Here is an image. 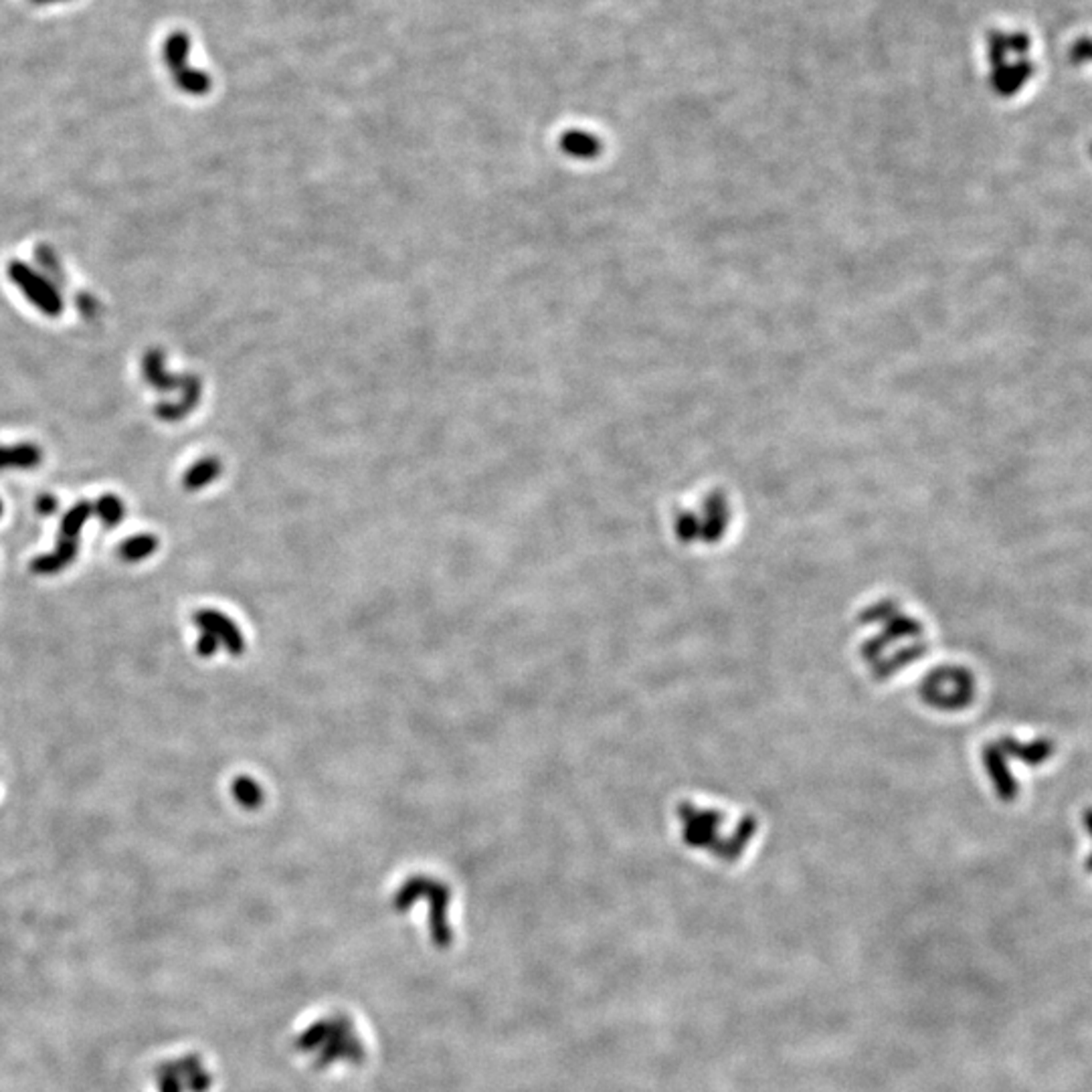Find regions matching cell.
Here are the masks:
<instances>
[{"label":"cell","mask_w":1092,"mask_h":1092,"mask_svg":"<svg viewBox=\"0 0 1092 1092\" xmlns=\"http://www.w3.org/2000/svg\"><path fill=\"white\" fill-rule=\"evenodd\" d=\"M78 305H80V310L88 316V318H93V316L98 314V300L90 298V295H83V300L80 298Z\"/></svg>","instance_id":"ac0fdd59"},{"label":"cell","mask_w":1092,"mask_h":1092,"mask_svg":"<svg viewBox=\"0 0 1092 1092\" xmlns=\"http://www.w3.org/2000/svg\"><path fill=\"white\" fill-rule=\"evenodd\" d=\"M8 275H11L15 285H18V290L27 295V300L31 302L35 308H39L47 316H53V318L61 314V295L55 290L51 280H45L43 275L28 270L21 262H11V265H8Z\"/></svg>","instance_id":"3957f363"},{"label":"cell","mask_w":1092,"mask_h":1092,"mask_svg":"<svg viewBox=\"0 0 1092 1092\" xmlns=\"http://www.w3.org/2000/svg\"><path fill=\"white\" fill-rule=\"evenodd\" d=\"M983 763H985V771L990 773V777L993 781L995 791H998V795L1005 803H1012L1015 798H1018L1020 787H1018V781L1013 779V775L1008 767V756L1003 755L1000 744L985 746Z\"/></svg>","instance_id":"5b68a950"},{"label":"cell","mask_w":1092,"mask_h":1092,"mask_svg":"<svg viewBox=\"0 0 1092 1092\" xmlns=\"http://www.w3.org/2000/svg\"><path fill=\"white\" fill-rule=\"evenodd\" d=\"M156 549V539L155 536H136V539L126 541L122 546V554L126 557L128 561H138L142 557H148V554Z\"/></svg>","instance_id":"8fae6325"},{"label":"cell","mask_w":1092,"mask_h":1092,"mask_svg":"<svg viewBox=\"0 0 1092 1092\" xmlns=\"http://www.w3.org/2000/svg\"><path fill=\"white\" fill-rule=\"evenodd\" d=\"M1033 73V67L1030 61L1022 59L1015 65H1000L993 70L991 85L1000 95H1013L1023 83H1026Z\"/></svg>","instance_id":"52a82bcc"},{"label":"cell","mask_w":1092,"mask_h":1092,"mask_svg":"<svg viewBox=\"0 0 1092 1092\" xmlns=\"http://www.w3.org/2000/svg\"><path fill=\"white\" fill-rule=\"evenodd\" d=\"M144 377L148 379L150 385H155L158 391L162 392H168L172 389H178L180 395H182V405H185V411H193L198 405V399H200V380L198 377L193 375H170L165 367V354L160 350H150L146 357H144Z\"/></svg>","instance_id":"7a4b0ae2"},{"label":"cell","mask_w":1092,"mask_h":1092,"mask_svg":"<svg viewBox=\"0 0 1092 1092\" xmlns=\"http://www.w3.org/2000/svg\"><path fill=\"white\" fill-rule=\"evenodd\" d=\"M35 5H53V3H63V0H31Z\"/></svg>","instance_id":"44dd1931"},{"label":"cell","mask_w":1092,"mask_h":1092,"mask_svg":"<svg viewBox=\"0 0 1092 1092\" xmlns=\"http://www.w3.org/2000/svg\"><path fill=\"white\" fill-rule=\"evenodd\" d=\"M55 506H57L55 504V498H51V496H43L41 500H39V510L43 514H53L55 512Z\"/></svg>","instance_id":"ffe728a7"},{"label":"cell","mask_w":1092,"mask_h":1092,"mask_svg":"<svg viewBox=\"0 0 1092 1092\" xmlns=\"http://www.w3.org/2000/svg\"><path fill=\"white\" fill-rule=\"evenodd\" d=\"M98 514L105 524H118L123 516V504L116 496H103L98 502Z\"/></svg>","instance_id":"4fadbf2b"},{"label":"cell","mask_w":1092,"mask_h":1092,"mask_svg":"<svg viewBox=\"0 0 1092 1092\" xmlns=\"http://www.w3.org/2000/svg\"><path fill=\"white\" fill-rule=\"evenodd\" d=\"M1005 43H1008V51H1015L1018 55H1026L1030 49V37L1026 33L1005 35Z\"/></svg>","instance_id":"e0dca14e"},{"label":"cell","mask_w":1092,"mask_h":1092,"mask_svg":"<svg viewBox=\"0 0 1092 1092\" xmlns=\"http://www.w3.org/2000/svg\"><path fill=\"white\" fill-rule=\"evenodd\" d=\"M943 674L935 676L933 701L943 708H963L973 701L975 684L973 676L961 668L941 669Z\"/></svg>","instance_id":"277c9868"},{"label":"cell","mask_w":1092,"mask_h":1092,"mask_svg":"<svg viewBox=\"0 0 1092 1092\" xmlns=\"http://www.w3.org/2000/svg\"><path fill=\"white\" fill-rule=\"evenodd\" d=\"M88 516H90V504L75 506L73 510L65 516V520H63V534L67 536V539L73 541V536L80 532L81 524L85 520H88Z\"/></svg>","instance_id":"7c38bea8"},{"label":"cell","mask_w":1092,"mask_h":1092,"mask_svg":"<svg viewBox=\"0 0 1092 1092\" xmlns=\"http://www.w3.org/2000/svg\"><path fill=\"white\" fill-rule=\"evenodd\" d=\"M1070 61L1072 63H1087L1092 61V39L1082 37L1075 45L1070 47Z\"/></svg>","instance_id":"9a60e30c"},{"label":"cell","mask_w":1092,"mask_h":1092,"mask_svg":"<svg viewBox=\"0 0 1092 1092\" xmlns=\"http://www.w3.org/2000/svg\"><path fill=\"white\" fill-rule=\"evenodd\" d=\"M1082 821H1085V826H1087V830L1090 833V838H1092V809H1087L1085 813H1082ZM1087 870L1092 872V854L1087 860Z\"/></svg>","instance_id":"d6986e66"},{"label":"cell","mask_w":1092,"mask_h":1092,"mask_svg":"<svg viewBox=\"0 0 1092 1092\" xmlns=\"http://www.w3.org/2000/svg\"><path fill=\"white\" fill-rule=\"evenodd\" d=\"M1005 53H1008V43H1005V35L1001 33H991L990 35V61L995 67H1000L1005 63Z\"/></svg>","instance_id":"5bb4252c"},{"label":"cell","mask_w":1092,"mask_h":1092,"mask_svg":"<svg viewBox=\"0 0 1092 1092\" xmlns=\"http://www.w3.org/2000/svg\"><path fill=\"white\" fill-rule=\"evenodd\" d=\"M41 459H43L41 449L33 444H21V445H13V447L0 445V469L35 467L41 464Z\"/></svg>","instance_id":"ba28073f"},{"label":"cell","mask_w":1092,"mask_h":1092,"mask_svg":"<svg viewBox=\"0 0 1092 1092\" xmlns=\"http://www.w3.org/2000/svg\"><path fill=\"white\" fill-rule=\"evenodd\" d=\"M998 744L1005 756H1013V759L1026 763L1030 767H1038V765L1046 763L1054 755V751H1056V744H1054V741L1046 739V736L1032 743H1022L1015 741L1013 736H1003Z\"/></svg>","instance_id":"8992f818"},{"label":"cell","mask_w":1092,"mask_h":1092,"mask_svg":"<svg viewBox=\"0 0 1092 1092\" xmlns=\"http://www.w3.org/2000/svg\"><path fill=\"white\" fill-rule=\"evenodd\" d=\"M190 37L185 31H175L165 41V63L175 80L177 88L188 95H207L213 88V80L205 71L188 67Z\"/></svg>","instance_id":"6da1fadb"},{"label":"cell","mask_w":1092,"mask_h":1092,"mask_svg":"<svg viewBox=\"0 0 1092 1092\" xmlns=\"http://www.w3.org/2000/svg\"><path fill=\"white\" fill-rule=\"evenodd\" d=\"M561 148L567 152L571 156H577V158H589L597 152L599 144L597 140L589 136V134H583V132H569L564 134L561 138Z\"/></svg>","instance_id":"30bf717a"},{"label":"cell","mask_w":1092,"mask_h":1092,"mask_svg":"<svg viewBox=\"0 0 1092 1092\" xmlns=\"http://www.w3.org/2000/svg\"><path fill=\"white\" fill-rule=\"evenodd\" d=\"M219 474H221V462L217 457L200 459L195 466H190L185 474V487L187 490H200V487L215 482Z\"/></svg>","instance_id":"9c48e42d"},{"label":"cell","mask_w":1092,"mask_h":1092,"mask_svg":"<svg viewBox=\"0 0 1092 1092\" xmlns=\"http://www.w3.org/2000/svg\"><path fill=\"white\" fill-rule=\"evenodd\" d=\"M160 1092H180V1076L177 1068L166 1066L160 1072Z\"/></svg>","instance_id":"2e32d148"}]
</instances>
